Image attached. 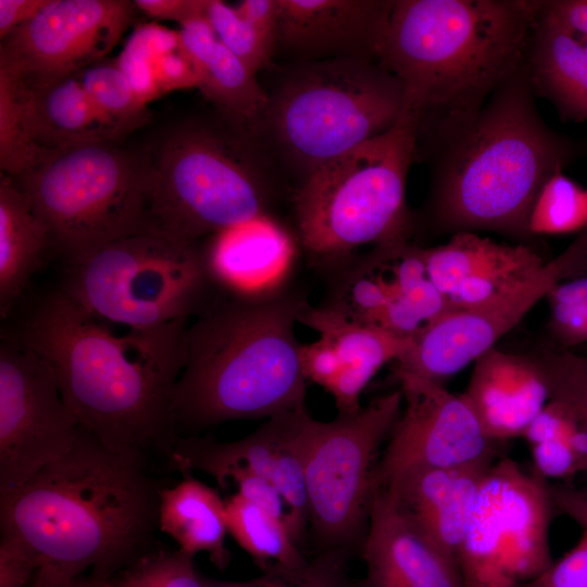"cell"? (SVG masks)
Listing matches in <instances>:
<instances>
[{"mask_svg": "<svg viewBox=\"0 0 587 587\" xmlns=\"http://www.w3.org/2000/svg\"><path fill=\"white\" fill-rule=\"evenodd\" d=\"M402 409L400 388L328 422L309 419L303 463L309 524L319 552L361 553L379 449Z\"/></svg>", "mask_w": 587, "mask_h": 587, "instance_id": "8fae6325", "label": "cell"}, {"mask_svg": "<svg viewBox=\"0 0 587 587\" xmlns=\"http://www.w3.org/2000/svg\"><path fill=\"white\" fill-rule=\"evenodd\" d=\"M299 323L320 335L315 341L301 345L304 377L333 397L338 413L358 411L372 378L385 364L398 361L413 341L349 320L323 304H309Z\"/></svg>", "mask_w": 587, "mask_h": 587, "instance_id": "ac0fdd59", "label": "cell"}, {"mask_svg": "<svg viewBox=\"0 0 587 587\" xmlns=\"http://www.w3.org/2000/svg\"><path fill=\"white\" fill-rule=\"evenodd\" d=\"M225 505L228 533L261 572L308 562L282 520L236 492L225 500Z\"/></svg>", "mask_w": 587, "mask_h": 587, "instance_id": "f546056e", "label": "cell"}, {"mask_svg": "<svg viewBox=\"0 0 587 587\" xmlns=\"http://www.w3.org/2000/svg\"><path fill=\"white\" fill-rule=\"evenodd\" d=\"M155 82L162 93L199 86L198 75L180 49L161 54L153 65Z\"/></svg>", "mask_w": 587, "mask_h": 587, "instance_id": "b9f144b4", "label": "cell"}, {"mask_svg": "<svg viewBox=\"0 0 587 587\" xmlns=\"http://www.w3.org/2000/svg\"><path fill=\"white\" fill-rule=\"evenodd\" d=\"M550 398L565 403L587 433V354L550 346L539 355Z\"/></svg>", "mask_w": 587, "mask_h": 587, "instance_id": "8d00e7d4", "label": "cell"}, {"mask_svg": "<svg viewBox=\"0 0 587 587\" xmlns=\"http://www.w3.org/2000/svg\"><path fill=\"white\" fill-rule=\"evenodd\" d=\"M299 241L274 215H260L210 237V273L228 295L260 296L288 286Z\"/></svg>", "mask_w": 587, "mask_h": 587, "instance_id": "7402d4cb", "label": "cell"}, {"mask_svg": "<svg viewBox=\"0 0 587 587\" xmlns=\"http://www.w3.org/2000/svg\"><path fill=\"white\" fill-rule=\"evenodd\" d=\"M187 327L117 335L58 289L35 303L11 338L50 364L66 405L104 446L168 460L179 438L172 391Z\"/></svg>", "mask_w": 587, "mask_h": 587, "instance_id": "6da1fadb", "label": "cell"}, {"mask_svg": "<svg viewBox=\"0 0 587 587\" xmlns=\"http://www.w3.org/2000/svg\"><path fill=\"white\" fill-rule=\"evenodd\" d=\"M77 77L97 109L125 134L146 117L147 105L136 95L116 60H102Z\"/></svg>", "mask_w": 587, "mask_h": 587, "instance_id": "d6a6232c", "label": "cell"}, {"mask_svg": "<svg viewBox=\"0 0 587 587\" xmlns=\"http://www.w3.org/2000/svg\"><path fill=\"white\" fill-rule=\"evenodd\" d=\"M346 551L319 552L298 567L275 569L241 582L220 580L203 576L204 587H361L360 579L350 576Z\"/></svg>", "mask_w": 587, "mask_h": 587, "instance_id": "836d02e7", "label": "cell"}, {"mask_svg": "<svg viewBox=\"0 0 587 587\" xmlns=\"http://www.w3.org/2000/svg\"><path fill=\"white\" fill-rule=\"evenodd\" d=\"M466 587V586H465Z\"/></svg>", "mask_w": 587, "mask_h": 587, "instance_id": "816d5d0a", "label": "cell"}, {"mask_svg": "<svg viewBox=\"0 0 587 587\" xmlns=\"http://www.w3.org/2000/svg\"><path fill=\"white\" fill-rule=\"evenodd\" d=\"M129 587H204L193 557L155 549L118 574Z\"/></svg>", "mask_w": 587, "mask_h": 587, "instance_id": "74e56055", "label": "cell"}, {"mask_svg": "<svg viewBox=\"0 0 587 587\" xmlns=\"http://www.w3.org/2000/svg\"><path fill=\"white\" fill-rule=\"evenodd\" d=\"M584 274L587 228L526 283L482 304L439 316L413 338L394 371L441 383L496 347L555 285Z\"/></svg>", "mask_w": 587, "mask_h": 587, "instance_id": "5bb4252c", "label": "cell"}, {"mask_svg": "<svg viewBox=\"0 0 587 587\" xmlns=\"http://www.w3.org/2000/svg\"><path fill=\"white\" fill-rule=\"evenodd\" d=\"M27 587H89L88 577L64 579L43 571H37Z\"/></svg>", "mask_w": 587, "mask_h": 587, "instance_id": "c3c4849f", "label": "cell"}, {"mask_svg": "<svg viewBox=\"0 0 587 587\" xmlns=\"http://www.w3.org/2000/svg\"><path fill=\"white\" fill-rule=\"evenodd\" d=\"M162 488L148 459L112 450L79 426L68 453L0 497L1 533L25 540L43 572L112 577L155 550Z\"/></svg>", "mask_w": 587, "mask_h": 587, "instance_id": "3957f363", "label": "cell"}, {"mask_svg": "<svg viewBox=\"0 0 587 587\" xmlns=\"http://www.w3.org/2000/svg\"><path fill=\"white\" fill-rule=\"evenodd\" d=\"M427 274L452 310L497 298L533 278L545 265L528 243L498 242L475 232H459L425 248Z\"/></svg>", "mask_w": 587, "mask_h": 587, "instance_id": "ffe728a7", "label": "cell"}, {"mask_svg": "<svg viewBox=\"0 0 587 587\" xmlns=\"http://www.w3.org/2000/svg\"><path fill=\"white\" fill-rule=\"evenodd\" d=\"M536 98L524 59L475 121L427 162L429 191L414 229L490 230L527 243L541 187L583 153L546 124Z\"/></svg>", "mask_w": 587, "mask_h": 587, "instance_id": "277c9868", "label": "cell"}, {"mask_svg": "<svg viewBox=\"0 0 587 587\" xmlns=\"http://www.w3.org/2000/svg\"><path fill=\"white\" fill-rule=\"evenodd\" d=\"M183 479L163 487L159 498V530L168 535L183 552H205L211 563L225 570L230 562L226 548V505L220 494L183 472Z\"/></svg>", "mask_w": 587, "mask_h": 587, "instance_id": "f1b7e54d", "label": "cell"}, {"mask_svg": "<svg viewBox=\"0 0 587 587\" xmlns=\"http://www.w3.org/2000/svg\"><path fill=\"white\" fill-rule=\"evenodd\" d=\"M361 587H465L459 564L422 534L385 489L373 492Z\"/></svg>", "mask_w": 587, "mask_h": 587, "instance_id": "44dd1931", "label": "cell"}, {"mask_svg": "<svg viewBox=\"0 0 587 587\" xmlns=\"http://www.w3.org/2000/svg\"><path fill=\"white\" fill-rule=\"evenodd\" d=\"M545 299L551 346L575 350L587 345V274L559 283Z\"/></svg>", "mask_w": 587, "mask_h": 587, "instance_id": "d590c367", "label": "cell"}, {"mask_svg": "<svg viewBox=\"0 0 587 587\" xmlns=\"http://www.w3.org/2000/svg\"><path fill=\"white\" fill-rule=\"evenodd\" d=\"M554 500L571 503L587 513V488H575L566 484H550Z\"/></svg>", "mask_w": 587, "mask_h": 587, "instance_id": "7dc6e473", "label": "cell"}, {"mask_svg": "<svg viewBox=\"0 0 587 587\" xmlns=\"http://www.w3.org/2000/svg\"><path fill=\"white\" fill-rule=\"evenodd\" d=\"M222 488L232 486L235 492L286 525L287 508L274 484L248 470L227 469L214 478ZM287 527V526H286Z\"/></svg>", "mask_w": 587, "mask_h": 587, "instance_id": "ab89813d", "label": "cell"}, {"mask_svg": "<svg viewBox=\"0 0 587 587\" xmlns=\"http://www.w3.org/2000/svg\"><path fill=\"white\" fill-rule=\"evenodd\" d=\"M414 152L412 125L400 116L294 189L296 237L313 266L330 274L363 246L410 238L405 189Z\"/></svg>", "mask_w": 587, "mask_h": 587, "instance_id": "ba28073f", "label": "cell"}, {"mask_svg": "<svg viewBox=\"0 0 587 587\" xmlns=\"http://www.w3.org/2000/svg\"><path fill=\"white\" fill-rule=\"evenodd\" d=\"M280 63L379 61L395 0H277Z\"/></svg>", "mask_w": 587, "mask_h": 587, "instance_id": "d6986e66", "label": "cell"}, {"mask_svg": "<svg viewBox=\"0 0 587 587\" xmlns=\"http://www.w3.org/2000/svg\"><path fill=\"white\" fill-rule=\"evenodd\" d=\"M424 250L398 238L353 255L330 273L322 304L349 320L414 338L452 310L427 274Z\"/></svg>", "mask_w": 587, "mask_h": 587, "instance_id": "9a60e30c", "label": "cell"}, {"mask_svg": "<svg viewBox=\"0 0 587 587\" xmlns=\"http://www.w3.org/2000/svg\"><path fill=\"white\" fill-rule=\"evenodd\" d=\"M494 462L413 470L378 489L387 490L409 521L458 563L478 489Z\"/></svg>", "mask_w": 587, "mask_h": 587, "instance_id": "cb8c5ba5", "label": "cell"}, {"mask_svg": "<svg viewBox=\"0 0 587 587\" xmlns=\"http://www.w3.org/2000/svg\"><path fill=\"white\" fill-rule=\"evenodd\" d=\"M79 423L50 364L23 344L0 346V497L74 447Z\"/></svg>", "mask_w": 587, "mask_h": 587, "instance_id": "4fadbf2b", "label": "cell"}, {"mask_svg": "<svg viewBox=\"0 0 587 587\" xmlns=\"http://www.w3.org/2000/svg\"><path fill=\"white\" fill-rule=\"evenodd\" d=\"M205 18L217 39L253 73L273 63L276 42L221 0H208Z\"/></svg>", "mask_w": 587, "mask_h": 587, "instance_id": "e575fe53", "label": "cell"}, {"mask_svg": "<svg viewBox=\"0 0 587 587\" xmlns=\"http://www.w3.org/2000/svg\"><path fill=\"white\" fill-rule=\"evenodd\" d=\"M27 92L22 80L0 67V168L13 179L28 173L51 152L32 138Z\"/></svg>", "mask_w": 587, "mask_h": 587, "instance_id": "4dcf8cb0", "label": "cell"}, {"mask_svg": "<svg viewBox=\"0 0 587 587\" xmlns=\"http://www.w3.org/2000/svg\"><path fill=\"white\" fill-rule=\"evenodd\" d=\"M260 138L284 178L301 185L320 167L394 127L403 97L379 61L272 63Z\"/></svg>", "mask_w": 587, "mask_h": 587, "instance_id": "52a82bcc", "label": "cell"}, {"mask_svg": "<svg viewBox=\"0 0 587 587\" xmlns=\"http://www.w3.org/2000/svg\"><path fill=\"white\" fill-rule=\"evenodd\" d=\"M179 49L192 64L203 96L224 121L260 138L268 95L242 61L216 37L205 17L180 26Z\"/></svg>", "mask_w": 587, "mask_h": 587, "instance_id": "d4e9b609", "label": "cell"}, {"mask_svg": "<svg viewBox=\"0 0 587 587\" xmlns=\"http://www.w3.org/2000/svg\"><path fill=\"white\" fill-rule=\"evenodd\" d=\"M149 158L155 230L199 242L260 215H273L285 178L261 138L218 114L173 127Z\"/></svg>", "mask_w": 587, "mask_h": 587, "instance_id": "8992f818", "label": "cell"}, {"mask_svg": "<svg viewBox=\"0 0 587 587\" xmlns=\"http://www.w3.org/2000/svg\"><path fill=\"white\" fill-rule=\"evenodd\" d=\"M49 0H0L1 40L36 16Z\"/></svg>", "mask_w": 587, "mask_h": 587, "instance_id": "bcb514c9", "label": "cell"}, {"mask_svg": "<svg viewBox=\"0 0 587 587\" xmlns=\"http://www.w3.org/2000/svg\"><path fill=\"white\" fill-rule=\"evenodd\" d=\"M525 63L536 97L547 99L562 121L587 122V52L547 11L544 1Z\"/></svg>", "mask_w": 587, "mask_h": 587, "instance_id": "484cf974", "label": "cell"}, {"mask_svg": "<svg viewBox=\"0 0 587 587\" xmlns=\"http://www.w3.org/2000/svg\"><path fill=\"white\" fill-rule=\"evenodd\" d=\"M394 376L402 392V409L378 459L373 492L413 470L494 462L501 457V442L485 434L462 394L411 373L394 371Z\"/></svg>", "mask_w": 587, "mask_h": 587, "instance_id": "2e32d148", "label": "cell"}, {"mask_svg": "<svg viewBox=\"0 0 587 587\" xmlns=\"http://www.w3.org/2000/svg\"><path fill=\"white\" fill-rule=\"evenodd\" d=\"M134 1L49 0L1 40L0 67L38 89L100 62L128 27Z\"/></svg>", "mask_w": 587, "mask_h": 587, "instance_id": "e0dca14e", "label": "cell"}, {"mask_svg": "<svg viewBox=\"0 0 587 587\" xmlns=\"http://www.w3.org/2000/svg\"><path fill=\"white\" fill-rule=\"evenodd\" d=\"M60 289L99 320L148 333L187 324L226 295L200 241L159 230L122 238L65 265Z\"/></svg>", "mask_w": 587, "mask_h": 587, "instance_id": "30bf717a", "label": "cell"}, {"mask_svg": "<svg viewBox=\"0 0 587 587\" xmlns=\"http://www.w3.org/2000/svg\"><path fill=\"white\" fill-rule=\"evenodd\" d=\"M541 0H395L379 62L402 88L414 162L477 117L524 61Z\"/></svg>", "mask_w": 587, "mask_h": 587, "instance_id": "7a4b0ae2", "label": "cell"}, {"mask_svg": "<svg viewBox=\"0 0 587 587\" xmlns=\"http://www.w3.org/2000/svg\"><path fill=\"white\" fill-rule=\"evenodd\" d=\"M14 180L47 225L65 265L122 238L155 230L149 158L116 141L51 151Z\"/></svg>", "mask_w": 587, "mask_h": 587, "instance_id": "9c48e42d", "label": "cell"}, {"mask_svg": "<svg viewBox=\"0 0 587 587\" xmlns=\"http://www.w3.org/2000/svg\"><path fill=\"white\" fill-rule=\"evenodd\" d=\"M553 501L558 511L579 525L580 537L561 559L517 587H587V513L571 503Z\"/></svg>", "mask_w": 587, "mask_h": 587, "instance_id": "f35d334b", "label": "cell"}, {"mask_svg": "<svg viewBox=\"0 0 587 587\" xmlns=\"http://www.w3.org/2000/svg\"><path fill=\"white\" fill-rule=\"evenodd\" d=\"M555 510L547 480L499 457L482 480L458 557L465 586L517 587L550 566Z\"/></svg>", "mask_w": 587, "mask_h": 587, "instance_id": "7c38bea8", "label": "cell"}, {"mask_svg": "<svg viewBox=\"0 0 587 587\" xmlns=\"http://www.w3.org/2000/svg\"><path fill=\"white\" fill-rule=\"evenodd\" d=\"M27 118L33 140L47 151L116 141L125 135L97 109L76 74L28 89Z\"/></svg>", "mask_w": 587, "mask_h": 587, "instance_id": "83f0119b", "label": "cell"}, {"mask_svg": "<svg viewBox=\"0 0 587 587\" xmlns=\"http://www.w3.org/2000/svg\"><path fill=\"white\" fill-rule=\"evenodd\" d=\"M89 587H129L126 582L120 576L97 577L88 576Z\"/></svg>", "mask_w": 587, "mask_h": 587, "instance_id": "681fc988", "label": "cell"}, {"mask_svg": "<svg viewBox=\"0 0 587 587\" xmlns=\"http://www.w3.org/2000/svg\"><path fill=\"white\" fill-rule=\"evenodd\" d=\"M573 351H576V352H579V353H583V354H587V345L583 346V347H579Z\"/></svg>", "mask_w": 587, "mask_h": 587, "instance_id": "f907efd6", "label": "cell"}, {"mask_svg": "<svg viewBox=\"0 0 587 587\" xmlns=\"http://www.w3.org/2000/svg\"><path fill=\"white\" fill-rule=\"evenodd\" d=\"M309 304L289 286L260 296L226 294L187 327L172 391L179 437L305 408L295 325Z\"/></svg>", "mask_w": 587, "mask_h": 587, "instance_id": "5b68a950", "label": "cell"}, {"mask_svg": "<svg viewBox=\"0 0 587 587\" xmlns=\"http://www.w3.org/2000/svg\"><path fill=\"white\" fill-rule=\"evenodd\" d=\"M462 396L485 434L503 442L523 436L550 400V390L538 355L492 347L474 361Z\"/></svg>", "mask_w": 587, "mask_h": 587, "instance_id": "603a6c76", "label": "cell"}, {"mask_svg": "<svg viewBox=\"0 0 587 587\" xmlns=\"http://www.w3.org/2000/svg\"><path fill=\"white\" fill-rule=\"evenodd\" d=\"M40 566L39 555L25 540L1 533L0 587H27Z\"/></svg>", "mask_w": 587, "mask_h": 587, "instance_id": "60d3db41", "label": "cell"}, {"mask_svg": "<svg viewBox=\"0 0 587 587\" xmlns=\"http://www.w3.org/2000/svg\"><path fill=\"white\" fill-rule=\"evenodd\" d=\"M544 3L587 52V0H548Z\"/></svg>", "mask_w": 587, "mask_h": 587, "instance_id": "ee69618b", "label": "cell"}, {"mask_svg": "<svg viewBox=\"0 0 587 587\" xmlns=\"http://www.w3.org/2000/svg\"><path fill=\"white\" fill-rule=\"evenodd\" d=\"M134 4L153 18L175 21L182 26L205 17L208 0H136Z\"/></svg>", "mask_w": 587, "mask_h": 587, "instance_id": "7bdbcfd3", "label": "cell"}, {"mask_svg": "<svg viewBox=\"0 0 587 587\" xmlns=\"http://www.w3.org/2000/svg\"><path fill=\"white\" fill-rule=\"evenodd\" d=\"M55 254L49 229L14 179L0 180V314L8 317L34 275Z\"/></svg>", "mask_w": 587, "mask_h": 587, "instance_id": "4316f807", "label": "cell"}, {"mask_svg": "<svg viewBox=\"0 0 587 587\" xmlns=\"http://www.w3.org/2000/svg\"><path fill=\"white\" fill-rule=\"evenodd\" d=\"M235 9L245 20L276 42L278 28L277 0H243L235 5Z\"/></svg>", "mask_w": 587, "mask_h": 587, "instance_id": "f6af8a7d", "label": "cell"}, {"mask_svg": "<svg viewBox=\"0 0 587 587\" xmlns=\"http://www.w3.org/2000/svg\"><path fill=\"white\" fill-rule=\"evenodd\" d=\"M587 228V189L554 173L541 187L528 220L533 236L566 235Z\"/></svg>", "mask_w": 587, "mask_h": 587, "instance_id": "1f68e13d", "label": "cell"}]
</instances>
